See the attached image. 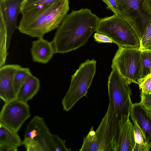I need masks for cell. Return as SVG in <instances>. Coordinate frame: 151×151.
Returning a JSON list of instances; mask_svg holds the SVG:
<instances>
[{
  "label": "cell",
  "mask_w": 151,
  "mask_h": 151,
  "mask_svg": "<svg viewBox=\"0 0 151 151\" xmlns=\"http://www.w3.org/2000/svg\"><path fill=\"white\" fill-rule=\"evenodd\" d=\"M99 19L90 9L72 10L57 29L51 41L55 53L68 52L85 45L96 31Z\"/></svg>",
  "instance_id": "1"
},
{
  "label": "cell",
  "mask_w": 151,
  "mask_h": 151,
  "mask_svg": "<svg viewBox=\"0 0 151 151\" xmlns=\"http://www.w3.org/2000/svg\"><path fill=\"white\" fill-rule=\"evenodd\" d=\"M118 132V121L109 103L98 129L95 131L91 127L79 151H116Z\"/></svg>",
  "instance_id": "2"
},
{
  "label": "cell",
  "mask_w": 151,
  "mask_h": 151,
  "mask_svg": "<svg viewBox=\"0 0 151 151\" xmlns=\"http://www.w3.org/2000/svg\"><path fill=\"white\" fill-rule=\"evenodd\" d=\"M96 31L109 37L119 47L140 48V41L134 31L119 15L100 19Z\"/></svg>",
  "instance_id": "3"
},
{
  "label": "cell",
  "mask_w": 151,
  "mask_h": 151,
  "mask_svg": "<svg viewBox=\"0 0 151 151\" xmlns=\"http://www.w3.org/2000/svg\"><path fill=\"white\" fill-rule=\"evenodd\" d=\"M96 61L88 59L82 63L72 76L69 89L62 100L63 109L70 110L80 99L87 97L96 72Z\"/></svg>",
  "instance_id": "4"
},
{
  "label": "cell",
  "mask_w": 151,
  "mask_h": 151,
  "mask_svg": "<svg viewBox=\"0 0 151 151\" xmlns=\"http://www.w3.org/2000/svg\"><path fill=\"white\" fill-rule=\"evenodd\" d=\"M111 67L107 84L109 103L118 121L123 116H130L133 104L131 98L132 90L129 84L116 68L112 66Z\"/></svg>",
  "instance_id": "5"
},
{
  "label": "cell",
  "mask_w": 151,
  "mask_h": 151,
  "mask_svg": "<svg viewBox=\"0 0 151 151\" xmlns=\"http://www.w3.org/2000/svg\"><path fill=\"white\" fill-rule=\"evenodd\" d=\"M119 15L132 27L140 41L151 22V9L144 0H116Z\"/></svg>",
  "instance_id": "6"
},
{
  "label": "cell",
  "mask_w": 151,
  "mask_h": 151,
  "mask_svg": "<svg viewBox=\"0 0 151 151\" xmlns=\"http://www.w3.org/2000/svg\"><path fill=\"white\" fill-rule=\"evenodd\" d=\"M24 137L35 142L41 151H70L71 150L66 147L65 140L50 133L44 119L39 116H35L28 124Z\"/></svg>",
  "instance_id": "7"
},
{
  "label": "cell",
  "mask_w": 151,
  "mask_h": 151,
  "mask_svg": "<svg viewBox=\"0 0 151 151\" xmlns=\"http://www.w3.org/2000/svg\"><path fill=\"white\" fill-rule=\"evenodd\" d=\"M115 67L128 83L138 84L142 66L141 50L119 47L113 59Z\"/></svg>",
  "instance_id": "8"
},
{
  "label": "cell",
  "mask_w": 151,
  "mask_h": 151,
  "mask_svg": "<svg viewBox=\"0 0 151 151\" xmlns=\"http://www.w3.org/2000/svg\"><path fill=\"white\" fill-rule=\"evenodd\" d=\"M63 0H59L22 11V17L17 28L21 33L30 37H42L41 31L45 19L50 13L60 6Z\"/></svg>",
  "instance_id": "9"
},
{
  "label": "cell",
  "mask_w": 151,
  "mask_h": 151,
  "mask_svg": "<svg viewBox=\"0 0 151 151\" xmlns=\"http://www.w3.org/2000/svg\"><path fill=\"white\" fill-rule=\"evenodd\" d=\"M27 103L17 98L5 102L0 113V124L18 133L25 122L31 116Z\"/></svg>",
  "instance_id": "10"
},
{
  "label": "cell",
  "mask_w": 151,
  "mask_h": 151,
  "mask_svg": "<svg viewBox=\"0 0 151 151\" xmlns=\"http://www.w3.org/2000/svg\"><path fill=\"white\" fill-rule=\"evenodd\" d=\"M24 0H0V17L6 29L7 47H10L12 36L17 28V19L21 13L20 6Z\"/></svg>",
  "instance_id": "11"
},
{
  "label": "cell",
  "mask_w": 151,
  "mask_h": 151,
  "mask_svg": "<svg viewBox=\"0 0 151 151\" xmlns=\"http://www.w3.org/2000/svg\"><path fill=\"white\" fill-rule=\"evenodd\" d=\"M21 66L17 64H8L0 67V98L5 102L17 99L14 78L17 70Z\"/></svg>",
  "instance_id": "12"
},
{
  "label": "cell",
  "mask_w": 151,
  "mask_h": 151,
  "mask_svg": "<svg viewBox=\"0 0 151 151\" xmlns=\"http://www.w3.org/2000/svg\"><path fill=\"white\" fill-rule=\"evenodd\" d=\"M129 116L118 121V132L116 151H132L134 126Z\"/></svg>",
  "instance_id": "13"
},
{
  "label": "cell",
  "mask_w": 151,
  "mask_h": 151,
  "mask_svg": "<svg viewBox=\"0 0 151 151\" xmlns=\"http://www.w3.org/2000/svg\"><path fill=\"white\" fill-rule=\"evenodd\" d=\"M31 52L33 61L43 64L48 63L55 53L51 42L43 37L38 38L32 42Z\"/></svg>",
  "instance_id": "14"
},
{
  "label": "cell",
  "mask_w": 151,
  "mask_h": 151,
  "mask_svg": "<svg viewBox=\"0 0 151 151\" xmlns=\"http://www.w3.org/2000/svg\"><path fill=\"white\" fill-rule=\"evenodd\" d=\"M130 116L140 128L151 147V120L139 103L132 104Z\"/></svg>",
  "instance_id": "15"
},
{
  "label": "cell",
  "mask_w": 151,
  "mask_h": 151,
  "mask_svg": "<svg viewBox=\"0 0 151 151\" xmlns=\"http://www.w3.org/2000/svg\"><path fill=\"white\" fill-rule=\"evenodd\" d=\"M40 87L39 79L32 74L22 86L17 95V98L27 103L37 94Z\"/></svg>",
  "instance_id": "16"
},
{
  "label": "cell",
  "mask_w": 151,
  "mask_h": 151,
  "mask_svg": "<svg viewBox=\"0 0 151 151\" xmlns=\"http://www.w3.org/2000/svg\"><path fill=\"white\" fill-rule=\"evenodd\" d=\"M5 144L18 147L23 145L17 133L13 132L0 124V144Z\"/></svg>",
  "instance_id": "17"
},
{
  "label": "cell",
  "mask_w": 151,
  "mask_h": 151,
  "mask_svg": "<svg viewBox=\"0 0 151 151\" xmlns=\"http://www.w3.org/2000/svg\"><path fill=\"white\" fill-rule=\"evenodd\" d=\"M134 126L132 151H149L151 147L147 142L145 136L136 122L132 121Z\"/></svg>",
  "instance_id": "18"
},
{
  "label": "cell",
  "mask_w": 151,
  "mask_h": 151,
  "mask_svg": "<svg viewBox=\"0 0 151 151\" xmlns=\"http://www.w3.org/2000/svg\"><path fill=\"white\" fill-rule=\"evenodd\" d=\"M0 67L4 65L8 55L7 32L6 25L0 17Z\"/></svg>",
  "instance_id": "19"
},
{
  "label": "cell",
  "mask_w": 151,
  "mask_h": 151,
  "mask_svg": "<svg viewBox=\"0 0 151 151\" xmlns=\"http://www.w3.org/2000/svg\"><path fill=\"white\" fill-rule=\"evenodd\" d=\"M142 66L138 82L150 74L151 50H141Z\"/></svg>",
  "instance_id": "20"
},
{
  "label": "cell",
  "mask_w": 151,
  "mask_h": 151,
  "mask_svg": "<svg viewBox=\"0 0 151 151\" xmlns=\"http://www.w3.org/2000/svg\"><path fill=\"white\" fill-rule=\"evenodd\" d=\"M32 74L29 68L21 66L15 75L14 80V88L16 96L22 85L26 82Z\"/></svg>",
  "instance_id": "21"
},
{
  "label": "cell",
  "mask_w": 151,
  "mask_h": 151,
  "mask_svg": "<svg viewBox=\"0 0 151 151\" xmlns=\"http://www.w3.org/2000/svg\"><path fill=\"white\" fill-rule=\"evenodd\" d=\"M59 0H24L21 6L22 11L28 9L52 3Z\"/></svg>",
  "instance_id": "22"
},
{
  "label": "cell",
  "mask_w": 151,
  "mask_h": 151,
  "mask_svg": "<svg viewBox=\"0 0 151 151\" xmlns=\"http://www.w3.org/2000/svg\"><path fill=\"white\" fill-rule=\"evenodd\" d=\"M140 49L151 50V22L140 41Z\"/></svg>",
  "instance_id": "23"
},
{
  "label": "cell",
  "mask_w": 151,
  "mask_h": 151,
  "mask_svg": "<svg viewBox=\"0 0 151 151\" xmlns=\"http://www.w3.org/2000/svg\"><path fill=\"white\" fill-rule=\"evenodd\" d=\"M139 89L144 93L151 95V74L138 82Z\"/></svg>",
  "instance_id": "24"
},
{
  "label": "cell",
  "mask_w": 151,
  "mask_h": 151,
  "mask_svg": "<svg viewBox=\"0 0 151 151\" xmlns=\"http://www.w3.org/2000/svg\"><path fill=\"white\" fill-rule=\"evenodd\" d=\"M140 101L139 103L145 111H151V95L144 93L141 91Z\"/></svg>",
  "instance_id": "25"
},
{
  "label": "cell",
  "mask_w": 151,
  "mask_h": 151,
  "mask_svg": "<svg viewBox=\"0 0 151 151\" xmlns=\"http://www.w3.org/2000/svg\"><path fill=\"white\" fill-rule=\"evenodd\" d=\"M107 6L106 8L111 10L114 14L119 15L118 9L116 0H102Z\"/></svg>",
  "instance_id": "26"
},
{
  "label": "cell",
  "mask_w": 151,
  "mask_h": 151,
  "mask_svg": "<svg viewBox=\"0 0 151 151\" xmlns=\"http://www.w3.org/2000/svg\"><path fill=\"white\" fill-rule=\"evenodd\" d=\"M94 37L95 40L99 43H114L113 41L109 37L98 32L95 33Z\"/></svg>",
  "instance_id": "27"
},
{
  "label": "cell",
  "mask_w": 151,
  "mask_h": 151,
  "mask_svg": "<svg viewBox=\"0 0 151 151\" xmlns=\"http://www.w3.org/2000/svg\"><path fill=\"white\" fill-rule=\"evenodd\" d=\"M17 150L18 147L13 145L5 144H0V151H17Z\"/></svg>",
  "instance_id": "28"
},
{
  "label": "cell",
  "mask_w": 151,
  "mask_h": 151,
  "mask_svg": "<svg viewBox=\"0 0 151 151\" xmlns=\"http://www.w3.org/2000/svg\"><path fill=\"white\" fill-rule=\"evenodd\" d=\"M147 5L151 9V0H144Z\"/></svg>",
  "instance_id": "29"
},
{
  "label": "cell",
  "mask_w": 151,
  "mask_h": 151,
  "mask_svg": "<svg viewBox=\"0 0 151 151\" xmlns=\"http://www.w3.org/2000/svg\"><path fill=\"white\" fill-rule=\"evenodd\" d=\"M146 114L148 117L151 120V111H145Z\"/></svg>",
  "instance_id": "30"
},
{
  "label": "cell",
  "mask_w": 151,
  "mask_h": 151,
  "mask_svg": "<svg viewBox=\"0 0 151 151\" xmlns=\"http://www.w3.org/2000/svg\"><path fill=\"white\" fill-rule=\"evenodd\" d=\"M150 74H151V69L150 71Z\"/></svg>",
  "instance_id": "31"
}]
</instances>
